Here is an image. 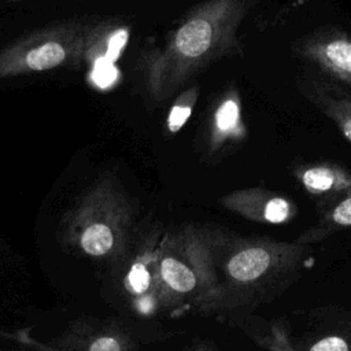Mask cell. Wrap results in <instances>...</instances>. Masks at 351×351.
<instances>
[{"label":"cell","mask_w":351,"mask_h":351,"mask_svg":"<svg viewBox=\"0 0 351 351\" xmlns=\"http://www.w3.org/2000/svg\"><path fill=\"white\" fill-rule=\"evenodd\" d=\"M293 177L315 203L319 213L351 189V171L335 162H304L292 167Z\"/></svg>","instance_id":"7"},{"label":"cell","mask_w":351,"mask_h":351,"mask_svg":"<svg viewBox=\"0 0 351 351\" xmlns=\"http://www.w3.org/2000/svg\"><path fill=\"white\" fill-rule=\"evenodd\" d=\"M118 77V70L114 66V62L106 58L104 55H100L95 59L93 69H92V81L96 86L106 89L110 88Z\"/></svg>","instance_id":"14"},{"label":"cell","mask_w":351,"mask_h":351,"mask_svg":"<svg viewBox=\"0 0 351 351\" xmlns=\"http://www.w3.org/2000/svg\"><path fill=\"white\" fill-rule=\"evenodd\" d=\"M351 229V193H347L321 213L319 219L296 239L300 244L321 243L335 233Z\"/></svg>","instance_id":"10"},{"label":"cell","mask_w":351,"mask_h":351,"mask_svg":"<svg viewBox=\"0 0 351 351\" xmlns=\"http://www.w3.org/2000/svg\"><path fill=\"white\" fill-rule=\"evenodd\" d=\"M293 343L296 351H351V310L340 306L313 308Z\"/></svg>","instance_id":"6"},{"label":"cell","mask_w":351,"mask_h":351,"mask_svg":"<svg viewBox=\"0 0 351 351\" xmlns=\"http://www.w3.org/2000/svg\"><path fill=\"white\" fill-rule=\"evenodd\" d=\"M244 330L261 348L271 351H296L291 324L284 317L273 319L252 317V319L245 324Z\"/></svg>","instance_id":"11"},{"label":"cell","mask_w":351,"mask_h":351,"mask_svg":"<svg viewBox=\"0 0 351 351\" xmlns=\"http://www.w3.org/2000/svg\"><path fill=\"white\" fill-rule=\"evenodd\" d=\"M89 350H92V351H118V350H121V346L112 337H100V339H96L89 346Z\"/></svg>","instance_id":"18"},{"label":"cell","mask_w":351,"mask_h":351,"mask_svg":"<svg viewBox=\"0 0 351 351\" xmlns=\"http://www.w3.org/2000/svg\"><path fill=\"white\" fill-rule=\"evenodd\" d=\"M211 149L219 151L223 145H240L247 138V128L243 119L241 97L232 88L219 100L211 118Z\"/></svg>","instance_id":"9"},{"label":"cell","mask_w":351,"mask_h":351,"mask_svg":"<svg viewBox=\"0 0 351 351\" xmlns=\"http://www.w3.org/2000/svg\"><path fill=\"white\" fill-rule=\"evenodd\" d=\"M221 203L243 218L265 225H287L299 214L291 196L261 185L234 191L223 196Z\"/></svg>","instance_id":"5"},{"label":"cell","mask_w":351,"mask_h":351,"mask_svg":"<svg viewBox=\"0 0 351 351\" xmlns=\"http://www.w3.org/2000/svg\"><path fill=\"white\" fill-rule=\"evenodd\" d=\"M223 263L226 282L214 300L226 307L256 308L280 298L311 259V245L267 236L233 240Z\"/></svg>","instance_id":"1"},{"label":"cell","mask_w":351,"mask_h":351,"mask_svg":"<svg viewBox=\"0 0 351 351\" xmlns=\"http://www.w3.org/2000/svg\"><path fill=\"white\" fill-rule=\"evenodd\" d=\"M11 1H21V0H11Z\"/></svg>","instance_id":"20"},{"label":"cell","mask_w":351,"mask_h":351,"mask_svg":"<svg viewBox=\"0 0 351 351\" xmlns=\"http://www.w3.org/2000/svg\"><path fill=\"white\" fill-rule=\"evenodd\" d=\"M293 53L326 78L351 88V37L346 32L333 27L315 30L293 45Z\"/></svg>","instance_id":"4"},{"label":"cell","mask_w":351,"mask_h":351,"mask_svg":"<svg viewBox=\"0 0 351 351\" xmlns=\"http://www.w3.org/2000/svg\"><path fill=\"white\" fill-rule=\"evenodd\" d=\"M128 37H129V32L126 27H117L114 29L108 37H107V45H106V51H104V56L108 58L110 60L115 62L118 59V56L121 55L123 47L128 43Z\"/></svg>","instance_id":"15"},{"label":"cell","mask_w":351,"mask_h":351,"mask_svg":"<svg viewBox=\"0 0 351 351\" xmlns=\"http://www.w3.org/2000/svg\"><path fill=\"white\" fill-rule=\"evenodd\" d=\"M252 0H204L191 10L174 30L167 58L180 69H195L241 51L237 27Z\"/></svg>","instance_id":"2"},{"label":"cell","mask_w":351,"mask_h":351,"mask_svg":"<svg viewBox=\"0 0 351 351\" xmlns=\"http://www.w3.org/2000/svg\"><path fill=\"white\" fill-rule=\"evenodd\" d=\"M85 34L86 27L77 23H66L37 32L7 51L0 58V63L33 71L55 69L82 47Z\"/></svg>","instance_id":"3"},{"label":"cell","mask_w":351,"mask_h":351,"mask_svg":"<svg viewBox=\"0 0 351 351\" xmlns=\"http://www.w3.org/2000/svg\"><path fill=\"white\" fill-rule=\"evenodd\" d=\"M114 236L108 226L103 223H93L85 229L81 236V247L89 255H104L112 247Z\"/></svg>","instance_id":"13"},{"label":"cell","mask_w":351,"mask_h":351,"mask_svg":"<svg viewBox=\"0 0 351 351\" xmlns=\"http://www.w3.org/2000/svg\"><path fill=\"white\" fill-rule=\"evenodd\" d=\"M128 281H129V285L130 288L137 292V293H143L148 289L149 287V273L147 271V269L140 265V263H136L132 266L130 271H129V276H128Z\"/></svg>","instance_id":"16"},{"label":"cell","mask_w":351,"mask_h":351,"mask_svg":"<svg viewBox=\"0 0 351 351\" xmlns=\"http://www.w3.org/2000/svg\"><path fill=\"white\" fill-rule=\"evenodd\" d=\"M347 193H351V189H350V191H348V192H347Z\"/></svg>","instance_id":"21"},{"label":"cell","mask_w":351,"mask_h":351,"mask_svg":"<svg viewBox=\"0 0 351 351\" xmlns=\"http://www.w3.org/2000/svg\"><path fill=\"white\" fill-rule=\"evenodd\" d=\"M298 92L328 119H330L346 140L351 143V90L329 78L311 74L299 75Z\"/></svg>","instance_id":"8"},{"label":"cell","mask_w":351,"mask_h":351,"mask_svg":"<svg viewBox=\"0 0 351 351\" xmlns=\"http://www.w3.org/2000/svg\"><path fill=\"white\" fill-rule=\"evenodd\" d=\"M165 282L177 292L186 293L193 291L199 284V277L195 270L174 258H166L160 266Z\"/></svg>","instance_id":"12"},{"label":"cell","mask_w":351,"mask_h":351,"mask_svg":"<svg viewBox=\"0 0 351 351\" xmlns=\"http://www.w3.org/2000/svg\"><path fill=\"white\" fill-rule=\"evenodd\" d=\"M191 112L192 107L189 104H177L176 107H173L167 119L169 129L171 132H178L184 126L186 119L191 117Z\"/></svg>","instance_id":"17"},{"label":"cell","mask_w":351,"mask_h":351,"mask_svg":"<svg viewBox=\"0 0 351 351\" xmlns=\"http://www.w3.org/2000/svg\"><path fill=\"white\" fill-rule=\"evenodd\" d=\"M152 307H154V302L151 298L144 296L138 300V308L141 313H149L152 310Z\"/></svg>","instance_id":"19"}]
</instances>
